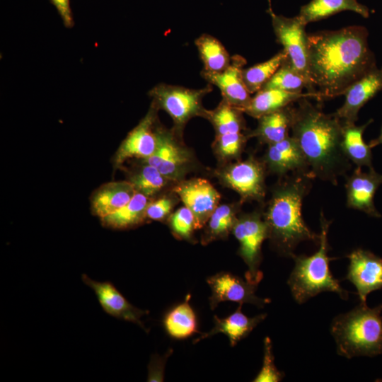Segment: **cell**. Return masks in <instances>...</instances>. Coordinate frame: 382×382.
<instances>
[{
    "label": "cell",
    "instance_id": "6da1fadb",
    "mask_svg": "<svg viewBox=\"0 0 382 382\" xmlns=\"http://www.w3.org/2000/svg\"><path fill=\"white\" fill-rule=\"evenodd\" d=\"M308 66L318 100L343 95L376 66L367 30L352 25L308 34Z\"/></svg>",
    "mask_w": 382,
    "mask_h": 382
},
{
    "label": "cell",
    "instance_id": "7a4b0ae2",
    "mask_svg": "<svg viewBox=\"0 0 382 382\" xmlns=\"http://www.w3.org/2000/svg\"><path fill=\"white\" fill-rule=\"evenodd\" d=\"M302 98L292 105L291 137L309 166L313 177L337 185V178L352 167L341 147L342 125L334 114Z\"/></svg>",
    "mask_w": 382,
    "mask_h": 382
},
{
    "label": "cell",
    "instance_id": "3957f363",
    "mask_svg": "<svg viewBox=\"0 0 382 382\" xmlns=\"http://www.w3.org/2000/svg\"><path fill=\"white\" fill-rule=\"evenodd\" d=\"M284 178L273 186L262 214L271 248L281 256L292 257L301 242L320 241V234L307 226L301 213L303 199L310 192L314 178L311 173H301Z\"/></svg>",
    "mask_w": 382,
    "mask_h": 382
},
{
    "label": "cell",
    "instance_id": "277c9868",
    "mask_svg": "<svg viewBox=\"0 0 382 382\" xmlns=\"http://www.w3.org/2000/svg\"><path fill=\"white\" fill-rule=\"evenodd\" d=\"M382 304L369 308L360 303L332 320L330 332L339 355L375 357L382 354Z\"/></svg>",
    "mask_w": 382,
    "mask_h": 382
},
{
    "label": "cell",
    "instance_id": "5b68a950",
    "mask_svg": "<svg viewBox=\"0 0 382 382\" xmlns=\"http://www.w3.org/2000/svg\"><path fill=\"white\" fill-rule=\"evenodd\" d=\"M320 222L318 251L310 256L294 254L291 257L294 260V267L287 284L293 298L299 304L323 291L335 292L343 300H347L349 296V292L342 289L340 281L334 278L329 267L330 262L336 259L328 255L330 249L328 234L332 221L327 220L321 212Z\"/></svg>",
    "mask_w": 382,
    "mask_h": 382
},
{
    "label": "cell",
    "instance_id": "8992f818",
    "mask_svg": "<svg viewBox=\"0 0 382 382\" xmlns=\"http://www.w3.org/2000/svg\"><path fill=\"white\" fill-rule=\"evenodd\" d=\"M212 91V85L209 83L202 88H189L160 83L149 91V96L158 110L169 115L173 122V129L183 137L185 127L192 118H207L209 110L202 101Z\"/></svg>",
    "mask_w": 382,
    "mask_h": 382
},
{
    "label": "cell",
    "instance_id": "52a82bcc",
    "mask_svg": "<svg viewBox=\"0 0 382 382\" xmlns=\"http://www.w3.org/2000/svg\"><path fill=\"white\" fill-rule=\"evenodd\" d=\"M157 142L154 152L141 161L156 168L166 178L176 183L184 179L198 166L193 153L183 141V137L172 128L166 129L158 123Z\"/></svg>",
    "mask_w": 382,
    "mask_h": 382
},
{
    "label": "cell",
    "instance_id": "ba28073f",
    "mask_svg": "<svg viewBox=\"0 0 382 382\" xmlns=\"http://www.w3.org/2000/svg\"><path fill=\"white\" fill-rule=\"evenodd\" d=\"M232 233L239 243L238 254L248 267L245 279L258 284L263 277L260 270L262 260V244L268 238V227L262 211L239 214Z\"/></svg>",
    "mask_w": 382,
    "mask_h": 382
},
{
    "label": "cell",
    "instance_id": "9c48e42d",
    "mask_svg": "<svg viewBox=\"0 0 382 382\" xmlns=\"http://www.w3.org/2000/svg\"><path fill=\"white\" fill-rule=\"evenodd\" d=\"M266 168L253 156L245 160L222 164L214 175L224 186L236 192L241 202H262L266 196Z\"/></svg>",
    "mask_w": 382,
    "mask_h": 382
},
{
    "label": "cell",
    "instance_id": "30bf717a",
    "mask_svg": "<svg viewBox=\"0 0 382 382\" xmlns=\"http://www.w3.org/2000/svg\"><path fill=\"white\" fill-rule=\"evenodd\" d=\"M267 13L276 38L286 52L288 59L296 70L306 82L307 93L318 98L316 90L311 81L308 66V34L298 16L288 18L276 14L272 8L271 0H268Z\"/></svg>",
    "mask_w": 382,
    "mask_h": 382
},
{
    "label": "cell",
    "instance_id": "8fae6325",
    "mask_svg": "<svg viewBox=\"0 0 382 382\" xmlns=\"http://www.w3.org/2000/svg\"><path fill=\"white\" fill-rule=\"evenodd\" d=\"M195 217V229L204 228L219 205L221 195L207 179L192 178L176 183L172 187Z\"/></svg>",
    "mask_w": 382,
    "mask_h": 382
},
{
    "label": "cell",
    "instance_id": "7c38bea8",
    "mask_svg": "<svg viewBox=\"0 0 382 382\" xmlns=\"http://www.w3.org/2000/svg\"><path fill=\"white\" fill-rule=\"evenodd\" d=\"M212 294L209 300L211 309H214L219 303L233 301L239 304L250 303L259 308L270 303L268 298H260L255 295L258 284L234 275L230 272H219L207 279Z\"/></svg>",
    "mask_w": 382,
    "mask_h": 382
},
{
    "label": "cell",
    "instance_id": "4fadbf2b",
    "mask_svg": "<svg viewBox=\"0 0 382 382\" xmlns=\"http://www.w3.org/2000/svg\"><path fill=\"white\" fill-rule=\"evenodd\" d=\"M159 110L151 103L146 115L140 120L122 141L114 156L115 166H121L128 158L144 159L154 152L157 137L156 128L159 123L157 112Z\"/></svg>",
    "mask_w": 382,
    "mask_h": 382
},
{
    "label": "cell",
    "instance_id": "5bb4252c",
    "mask_svg": "<svg viewBox=\"0 0 382 382\" xmlns=\"http://www.w3.org/2000/svg\"><path fill=\"white\" fill-rule=\"evenodd\" d=\"M347 257L349 265L345 279L356 287L361 303H366L371 292L382 288V258L361 248L352 250Z\"/></svg>",
    "mask_w": 382,
    "mask_h": 382
},
{
    "label": "cell",
    "instance_id": "9a60e30c",
    "mask_svg": "<svg viewBox=\"0 0 382 382\" xmlns=\"http://www.w3.org/2000/svg\"><path fill=\"white\" fill-rule=\"evenodd\" d=\"M245 59L240 55L231 57L229 66L218 73L202 71V76L211 85L219 88L223 99L241 111L249 104L251 96L243 79V70Z\"/></svg>",
    "mask_w": 382,
    "mask_h": 382
},
{
    "label": "cell",
    "instance_id": "2e32d148",
    "mask_svg": "<svg viewBox=\"0 0 382 382\" xmlns=\"http://www.w3.org/2000/svg\"><path fill=\"white\" fill-rule=\"evenodd\" d=\"M381 90L382 67L376 66L349 86L345 103L333 114L342 125L354 124L359 110Z\"/></svg>",
    "mask_w": 382,
    "mask_h": 382
},
{
    "label": "cell",
    "instance_id": "e0dca14e",
    "mask_svg": "<svg viewBox=\"0 0 382 382\" xmlns=\"http://www.w3.org/2000/svg\"><path fill=\"white\" fill-rule=\"evenodd\" d=\"M82 281L95 292L105 313L118 319L132 322L146 330L141 318L148 311L139 309L131 304L110 282H98L83 274Z\"/></svg>",
    "mask_w": 382,
    "mask_h": 382
},
{
    "label": "cell",
    "instance_id": "ac0fdd59",
    "mask_svg": "<svg viewBox=\"0 0 382 382\" xmlns=\"http://www.w3.org/2000/svg\"><path fill=\"white\" fill-rule=\"evenodd\" d=\"M381 184L382 175L373 167L369 168V172H363L361 167H357L347 178L345 183L347 206L369 216L381 217L374 205V198Z\"/></svg>",
    "mask_w": 382,
    "mask_h": 382
},
{
    "label": "cell",
    "instance_id": "d6986e66",
    "mask_svg": "<svg viewBox=\"0 0 382 382\" xmlns=\"http://www.w3.org/2000/svg\"><path fill=\"white\" fill-rule=\"evenodd\" d=\"M262 161L267 172L282 178L289 172L311 173L302 151L291 136L269 144Z\"/></svg>",
    "mask_w": 382,
    "mask_h": 382
},
{
    "label": "cell",
    "instance_id": "ffe728a7",
    "mask_svg": "<svg viewBox=\"0 0 382 382\" xmlns=\"http://www.w3.org/2000/svg\"><path fill=\"white\" fill-rule=\"evenodd\" d=\"M242 306L239 304L235 312L226 318H220L214 316L213 328L209 332L202 334L194 340L193 343L216 334L223 333L228 337L231 346L233 347L241 340L246 337L260 323L265 320L267 315L262 313L253 318L248 317L242 312Z\"/></svg>",
    "mask_w": 382,
    "mask_h": 382
},
{
    "label": "cell",
    "instance_id": "44dd1931",
    "mask_svg": "<svg viewBox=\"0 0 382 382\" xmlns=\"http://www.w3.org/2000/svg\"><path fill=\"white\" fill-rule=\"evenodd\" d=\"M136 192L129 180L106 183L93 194L92 212L100 219L105 217L125 205Z\"/></svg>",
    "mask_w": 382,
    "mask_h": 382
},
{
    "label": "cell",
    "instance_id": "7402d4cb",
    "mask_svg": "<svg viewBox=\"0 0 382 382\" xmlns=\"http://www.w3.org/2000/svg\"><path fill=\"white\" fill-rule=\"evenodd\" d=\"M302 98H314L311 93H292L279 89H261L242 112L258 119L259 117L283 109Z\"/></svg>",
    "mask_w": 382,
    "mask_h": 382
},
{
    "label": "cell",
    "instance_id": "603a6c76",
    "mask_svg": "<svg viewBox=\"0 0 382 382\" xmlns=\"http://www.w3.org/2000/svg\"><path fill=\"white\" fill-rule=\"evenodd\" d=\"M292 104L259 117L257 127L248 132L249 138L256 137L260 143L269 145L288 137L292 121Z\"/></svg>",
    "mask_w": 382,
    "mask_h": 382
},
{
    "label": "cell",
    "instance_id": "cb8c5ba5",
    "mask_svg": "<svg viewBox=\"0 0 382 382\" xmlns=\"http://www.w3.org/2000/svg\"><path fill=\"white\" fill-rule=\"evenodd\" d=\"M344 11L355 12L364 18L369 16L368 7L357 0H311L301 6L297 16L306 25Z\"/></svg>",
    "mask_w": 382,
    "mask_h": 382
},
{
    "label": "cell",
    "instance_id": "d4e9b609",
    "mask_svg": "<svg viewBox=\"0 0 382 382\" xmlns=\"http://www.w3.org/2000/svg\"><path fill=\"white\" fill-rule=\"evenodd\" d=\"M372 121L371 119L360 126H357L355 123L342 125L341 141L342 152L349 161L356 164L357 167L372 168L371 148L363 139L365 129Z\"/></svg>",
    "mask_w": 382,
    "mask_h": 382
},
{
    "label": "cell",
    "instance_id": "484cf974",
    "mask_svg": "<svg viewBox=\"0 0 382 382\" xmlns=\"http://www.w3.org/2000/svg\"><path fill=\"white\" fill-rule=\"evenodd\" d=\"M151 198L137 192L122 207L100 219L102 224L114 229H127L143 223L146 219V209Z\"/></svg>",
    "mask_w": 382,
    "mask_h": 382
},
{
    "label": "cell",
    "instance_id": "4316f807",
    "mask_svg": "<svg viewBox=\"0 0 382 382\" xmlns=\"http://www.w3.org/2000/svg\"><path fill=\"white\" fill-rule=\"evenodd\" d=\"M240 206L237 204H219L210 216L201 236V243L208 245L210 243L226 238L238 216Z\"/></svg>",
    "mask_w": 382,
    "mask_h": 382
},
{
    "label": "cell",
    "instance_id": "83f0119b",
    "mask_svg": "<svg viewBox=\"0 0 382 382\" xmlns=\"http://www.w3.org/2000/svg\"><path fill=\"white\" fill-rule=\"evenodd\" d=\"M190 298L187 294L185 301L169 311L164 318L165 329L173 338L184 339L199 332L196 315L189 303Z\"/></svg>",
    "mask_w": 382,
    "mask_h": 382
},
{
    "label": "cell",
    "instance_id": "f1b7e54d",
    "mask_svg": "<svg viewBox=\"0 0 382 382\" xmlns=\"http://www.w3.org/2000/svg\"><path fill=\"white\" fill-rule=\"evenodd\" d=\"M195 44L203 63L204 71L210 73L221 72L231 64L232 57L215 37L202 34L195 40Z\"/></svg>",
    "mask_w": 382,
    "mask_h": 382
},
{
    "label": "cell",
    "instance_id": "f546056e",
    "mask_svg": "<svg viewBox=\"0 0 382 382\" xmlns=\"http://www.w3.org/2000/svg\"><path fill=\"white\" fill-rule=\"evenodd\" d=\"M141 166L130 174L129 181L135 190L151 198L175 183L166 178L154 166L141 161Z\"/></svg>",
    "mask_w": 382,
    "mask_h": 382
},
{
    "label": "cell",
    "instance_id": "4dcf8cb0",
    "mask_svg": "<svg viewBox=\"0 0 382 382\" xmlns=\"http://www.w3.org/2000/svg\"><path fill=\"white\" fill-rule=\"evenodd\" d=\"M243 112L222 99L216 108L209 110L207 120L214 128L216 136L246 130Z\"/></svg>",
    "mask_w": 382,
    "mask_h": 382
},
{
    "label": "cell",
    "instance_id": "1f68e13d",
    "mask_svg": "<svg viewBox=\"0 0 382 382\" xmlns=\"http://www.w3.org/2000/svg\"><path fill=\"white\" fill-rule=\"evenodd\" d=\"M288 57L282 50L268 60L243 69V79L250 94L261 90Z\"/></svg>",
    "mask_w": 382,
    "mask_h": 382
},
{
    "label": "cell",
    "instance_id": "d6a6232c",
    "mask_svg": "<svg viewBox=\"0 0 382 382\" xmlns=\"http://www.w3.org/2000/svg\"><path fill=\"white\" fill-rule=\"evenodd\" d=\"M248 139V132H243L216 136L212 149L221 165L239 161Z\"/></svg>",
    "mask_w": 382,
    "mask_h": 382
},
{
    "label": "cell",
    "instance_id": "836d02e7",
    "mask_svg": "<svg viewBox=\"0 0 382 382\" xmlns=\"http://www.w3.org/2000/svg\"><path fill=\"white\" fill-rule=\"evenodd\" d=\"M306 82L296 70L288 57L266 83L262 89H279L292 93H301L306 88Z\"/></svg>",
    "mask_w": 382,
    "mask_h": 382
},
{
    "label": "cell",
    "instance_id": "e575fe53",
    "mask_svg": "<svg viewBox=\"0 0 382 382\" xmlns=\"http://www.w3.org/2000/svg\"><path fill=\"white\" fill-rule=\"evenodd\" d=\"M168 226L174 237L179 240L194 242L195 229V217L185 206L173 212L167 219Z\"/></svg>",
    "mask_w": 382,
    "mask_h": 382
},
{
    "label": "cell",
    "instance_id": "d590c367",
    "mask_svg": "<svg viewBox=\"0 0 382 382\" xmlns=\"http://www.w3.org/2000/svg\"><path fill=\"white\" fill-rule=\"evenodd\" d=\"M179 200V197L173 191L171 194L163 195L154 200L151 199L146 209V219L167 221Z\"/></svg>",
    "mask_w": 382,
    "mask_h": 382
},
{
    "label": "cell",
    "instance_id": "8d00e7d4",
    "mask_svg": "<svg viewBox=\"0 0 382 382\" xmlns=\"http://www.w3.org/2000/svg\"><path fill=\"white\" fill-rule=\"evenodd\" d=\"M284 374L279 371L274 362L272 345L270 337L264 340V357L261 370L255 378V382H278L282 380Z\"/></svg>",
    "mask_w": 382,
    "mask_h": 382
},
{
    "label": "cell",
    "instance_id": "74e56055",
    "mask_svg": "<svg viewBox=\"0 0 382 382\" xmlns=\"http://www.w3.org/2000/svg\"><path fill=\"white\" fill-rule=\"evenodd\" d=\"M56 8L60 16L64 25L66 28H71L74 25L72 11L70 6L69 0H50Z\"/></svg>",
    "mask_w": 382,
    "mask_h": 382
},
{
    "label": "cell",
    "instance_id": "f35d334b",
    "mask_svg": "<svg viewBox=\"0 0 382 382\" xmlns=\"http://www.w3.org/2000/svg\"><path fill=\"white\" fill-rule=\"evenodd\" d=\"M379 144H382V126H381L380 135L376 139H374L370 141L369 144L371 148H373Z\"/></svg>",
    "mask_w": 382,
    "mask_h": 382
}]
</instances>
